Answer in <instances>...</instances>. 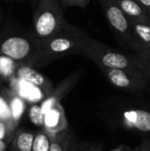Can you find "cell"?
<instances>
[{
	"instance_id": "1",
	"label": "cell",
	"mask_w": 150,
	"mask_h": 151,
	"mask_svg": "<svg viewBox=\"0 0 150 151\" xmlns=\"http://www.w3.org/2000/svg\"><path fill=\"white\" fill-rule=\"evenodd\" d=\"M88 34L69 22L56 35L41 41V56L36 66H43L70 55H78Z\"/></svg>"
},
{
	"instance_id": "2",
	"label": "cell",
	"mask_w": 150,
	"mask_h": 151,
	"mask_svg": "<svg viewBox=\"0 0 150 151\" xmlns=\"http://www.w3.org/2000/svg\"><path fill=\"white\" fill-rule=\"evenodd\" d=\"M78 55L90 59L98 67L128 69L145 73L136 54H129L115 50L89 35L85 39Z\"/></svg>"
},
{
	"instance_id": "3",
	"label": "cell",
	"mask_w": 150,
	"mask_h": 151,
	"mask_svg": "<svg viewBox=\"0 0 150 151\" xmlns=\"http://www.w3.org/2000/svg\"><path fill=\"white\" fill-rule=\"evenodd\" d=\"M67 22L60 0L34 1V31L40 41H45L58 33Z\"/></svg>"
},
{
	"instance_id": "4",
	"label": "cell",
	"mask_w": 150,
	"mask_h": 151,
	"mask_svg": "<svg viewBox=\"0 0 150 151\" xmlns=\"http://www.w3.org/2000/svg\"><path fill=\"white\" fill-rule=\"evenodd\" d=\"M41 50V41L35 35H11L0 40V55L24 65L36 66Z\"/></svg>"
},
{
	"instance_id": "5",
	"label": "cell",
	"mask_w": 150,
	"mask_h": 151,
	"mask_svg": "<svg viewBox=\"0 0 150 151\" xmlns=\"http://www.w3.org/2000/svg\"><path fill=\"white\" fill-rule=\"evenodd\" d=\"M106 20L116 37L124 45L135 50L131 19L115 0H98Z\"/></svg>"
},
{
	"instance_id": "6",
	"label": "cell",
	"mask_w": 150,
	"mask_h": 151,
	"mask_svg": "<svg viewBox=\"0 0 150 151\" xmlns=\"http://www.w3.org/2000/svg\"><path fill=\"white\" fill-rule=\"evenodd\" d=\"M107 81L115 88L131 92H141L147 88L149 79L141 72L128 69L99 67Z\"/></svg>"
},
{
	"instance_id": "7",
	"label": "cell",
	"mask_w": 150,
	"mask_h": 151,
	"mask_svg": "<svg viewBox=\"0 0 150 151\" xmlns=\"http://www.w3.org/2000/svg\"><path fill=\"white\" fill-rule=\"evenodd\" d=\"M121 123L126 128L141 133H150V111L132 109L121 115Z\"/></svg>"
},
{
	"instance_id": "8",
	"label": "cell",
	"mask_w": 150,
	"mask_h": 151,
	"mask_svg": "<svg viewBox=\"0 0 150 151\" xmlns=\"http://www.w3.org/2000/svg\"><path fill=\"white\" fill-rule=\"evenodd\" d=\"M80 76H81V71L77 70L70 73L64 81H62L61 83L57 86V88H54L52 92L49 95L43 105L44 111H47L48 109L53 107L54 105L58 104L60 100L64 98L77 84Z\"/></svg>"
},
{
	"instance_id": "9",
	"label": "cell",
	"mask_w": 150,
	"mask_h": 151,
	"mask_svg": "<svg viewBox=\"0 0 150 151\" xmlns=\"http://www.w3.org/2000/svg\"><path fill=\"white\" fill-rule=\"evenodd\" d=\"M16 75L18 78L41 88L48 96L54 89L51 81L43 74L33 68V66L20 65L16 70Z\"/></svg>"
},
{
	"instance_id": "10",
	"label": "cell",
	"mask_w": 150,
	"mask_h": 151,
	"mask_svg": "<svg viewBox=\"0 0 150 151\" xmlns=\"http://www.w3.org/2000/svg\"><path fill=\"white\" fill-rule=\"evenodd\" d=\"M44 123L46 130L55 134L66 130L67 122L62 106L58 104L45 111Z\"/></svg>"
},
{
	"instance_id": "11",
	"label": "cell",
	"mask_w": 150,
	"mask_h": 151,
	"mask_svg": "<svg viewBox=\"0 0 150 151\" xmlns=\"http://www.w3.org/2000/svg\"><path fill=\"white\" fill-rule=\"evenodd\" d=\"M131 25L135 51L150 50V23L131 20Z\"/></svg>"
},
{
	"instance_id": "12",
	"label": "cell",
	"mask_w": 150,
	"mask_h": 151,
	"mask_svg": "<svg viewBox=\"0 0 150 151\" xmlns=\"http://www.w3.org/2000/svg\"><path fill=\"white\" fill-rule=\"evenodd\" d=\"M77 147L74 134L69 130H65L51 136L49 151H75Z\"/></svg>"
},
{
	"instance_id": "13",
	"label": "cell",
	"mask_w": 150,
	"mask_h": 151,
	"mask_svg": "<svg viewBox=\"0 0 150 151\" xmlns=\"http://www.w3.org/2000/svg\"><path fill=\"white\" fill-rule=\"evenodd\" d=\"M132 21L150 23V16L136 0H115Z\"/></svg>"
},
{
	"instance_id": "14",
	"label": "cell",
	"mask_w": 150,
	"mask_h": 151,
	"mask_svg": "<svg viewBox=\"0 0 150 151\" xmlns=\"http://www.w3.org/2000/svg\"><path fill=\"white\" fill-rule=\"evenodd\" d=\"M36 132L19 129L16 132L10 151H32Z\"/></svg>"
},
{
	"instance_id": "15",
	"label": "cell",
	"mask_w": 150,
	"mask_h": 151,
	"mask_svg": "<svg viewBox=\"0 0 150 151\" xmlns=\"http://www.w3.org/2000/svg\"><path fill=\"white\" fill-rule=\"evenodd\" d=\"M51 136L47 130L36 132L32 151H49L50 147Z\"/></svg>"
},
{
	"instance_id": "16",
	"label": "cell",
	"mask_w": 150,
	"mask_h": 151,
	"mask_svg": "<svg viewBox=\"0 0 150 151\" xmlns=\"http://www.w3.org/2000/svg\"><path fill=\"white\" fill-rule=\"evenodd\" d=\"M135 54L139 58L143 66L144 73L150 82V50H137L135 51Z\"/></svg>"
},
{
	"instance_id": "17",
	"label": "cell",
	"mask_w": 150,
	"mask_h": 151,
	"mask_svg": "<svg viewBox=\"0 0 150 151\" xmlns=\"http://www.w3.org/2000/svg\"><path fill=\"white\" fill-rule=\"evenodd\" d=\"M90 0H60L61 5L64 9L70 7H80L84 8L89 4Z\"/></svg>"
},
{
	"instance_id": "18",
	"label": "cell",
	"mask_w": 150,
	"mask_h": 151,
	"mask_svg": "<svg viewBox=\"0 0 150 151\" xmlns=\"http://www.w3.org/2000/svg\"><path fill=\"white\" fill-rule=\"evenodd\" d=\"M10 124H8V122L0 119V139L2 140H5L7 134L10 132Z\"/></svg>"
},
{
	"instance_id": "19",
	"label": "cell",
	"mask_w": 150,
	"mask_h": 151,
	"mask_svg": "<svg viewBox=\"0 0 150 151\" xmlns=\"http://www.w3.org/2000/svg\"><path fill=\"white\" fill-rule=\"evenodd\" d=\"M136 1L139 2V4L145 9V11L150 16V0H136Z\"/></svg>"
},
{
	"instance_id": "20",
	"label": "cell",
	"mask_w": 150,
	"mask_h": 151,
	"mask_svg": "<svg viewBox=\"0 0 150 151\" xmlns=\"http://www.w3.org/2000/svg\"><path fill=\"white\" fill-rule=\"evenodd\" d=\"M140 150L141 151H150V141L144 140L141 142L140 145Z\"/></svg>"
},
{
	"instance_id": "21",
	"label": "cell",
	"mask_w": 150,
	"mask_h": 151,
	"mask_svg": "<svg viewBox=\"0 0 150 151\" xmlns=\"http://www.w3.org/2000/svg\"><path fill=\"white\" fill-rule=\"evenodd\" d=\"M0 151H9L8 150V142L5 140L0 139Z\"/></svg>"
},
{
	"instance_id": "22",
	"label": "cell",
	"mask_w": 150,
	"mask_h": 151,
	"mask_svg": "<svg viewBox=\"0 0 150 151\" xmlns=\"http://www.w3.org/2000/svg\"><path fill=\"white\" fill-rule=\"evenodd\" d=\"M112 151H132L130 149H128V148H126V147H125V146H120V147H118V148H117L116 150H114Z\"/></svg>"
},
{
	"instance_id": "23",
	"label": "cell",
	"mask_w": 150,
	"mask_h": 151,
	"mask_svg": "<svg viewBox=\"0 0 150 151\" xmlns=\"http://www.w3.org/2000/svg\"><path fill=\"white\" fill-rule=\"evenodd\" d=\"M11 1H21V0H11Z\"/></svg>"
},
{
	"instance_id": "24",
	"label": "cell",
	"mask_w": 150,
	"mask_h": 151,
	"mask_svg": "<svg viewBox=\"0 0 150 151\" xmlns=\"http://www.w3.org/2000/svg\"><path fill=\"white\" fill-rule=\"evenodd\" d=\"M0 24H1V14H0Z\"/></svg>"
},
{
	"instance_id": "25",
	"label": "cell",
	"mask_w": 150,
	"mask_h": 151,
	"mask_svg": "<svg viewBox=\"0 0 150 151\" xmlns=\"http://www.w3.org/2000/svg\"><path fill=\"white\" fill-rule=\"evenodd\" d=\"M96 151H101V150H100V148H99V149H98V150H97Z\"/></svg>"
},
{
	"instance_id": "26",
	"label": "cell",
	"mask_w": 150,
	"mask_h": 151,
	"mask_svg": "<svg viewBox=\"0 0 150 151\" xmlns=\"http://www.w3.org/2000/svg\"><path fill=\"white\" fill-rule=\"evenodd\" d=\"M9 1H11V0H9Z\"/></svg>"
}]
</instances>
